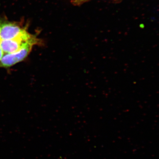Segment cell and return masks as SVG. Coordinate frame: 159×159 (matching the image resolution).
<instances>
[{"label": "cell", "instance_id": "2", "mask_svg": "<svg viewBox=\"0 0 159 159\" xmlns=\"http://www.w3.org/2000/svg\"><path fill=\"white\" fill-rule=\"evenodd\" d=\"M28 33L25 29L17 24L0 21V40L16 39L23 37Z\"/></svg>", "mask_w": 159, "mask_h": 159}, {"label": "cell", "instance_id": "5", "mask_svg": "<svg viewBox=\"0 0 159 159\" xmlns=\"http://www.w3.org/2000/svg\"><path fill=\"white\" fill-rule=\"evenodd\" d=\"M3 55H4V54H3L2 51V49H1V47H0V61L2 59Z\"/></svg>", "mask_w": 159, "mask_h": 159}, {"label": "cell", "instance_id": "1", "mask_svg": "<svg viewBox=\"0 0 159 159\" xmlns=\"http://www.w3.org/2000/svg\"><path fill=\"white\" fill-rule=\"evenodd\" d=\"M41 43L40 40L35 38L27 43L16 52L11 54H4L0 61V68H9L25 60L31 53L33 46L39 45Z\"/></svg>", "mask_w": 159, "mask_h": 159}, {"label": "cell", "instance_id": "3", "mask_svg": "<svg viewBox=\"0 0 159 159\" xmlns=\"http://www.w3.org/2000/svg\"><path fill=\"white\" fill-rule=\"evenodd\" d=\"M35 38L36 36L29 33L23 37L16 39L0 40V47L4 54H11L19 51L27 43Z\"/></svg>", "mask_w": 159, "mask_h": 159}, {"label": "cell", "instance_id": "4", "mask_svg": "<svg viewBox=\"0 0 159 159\" xmlns=\"http://www.w3.org/2000/svg\"><path fill=\"white\" fill-rule=\"evenodd\" d=\"M89 0H74L73 4L75 5H79L87 2Z\"/></svg>", "mask_w": 159, "mask_h": 159}]
</instances>
